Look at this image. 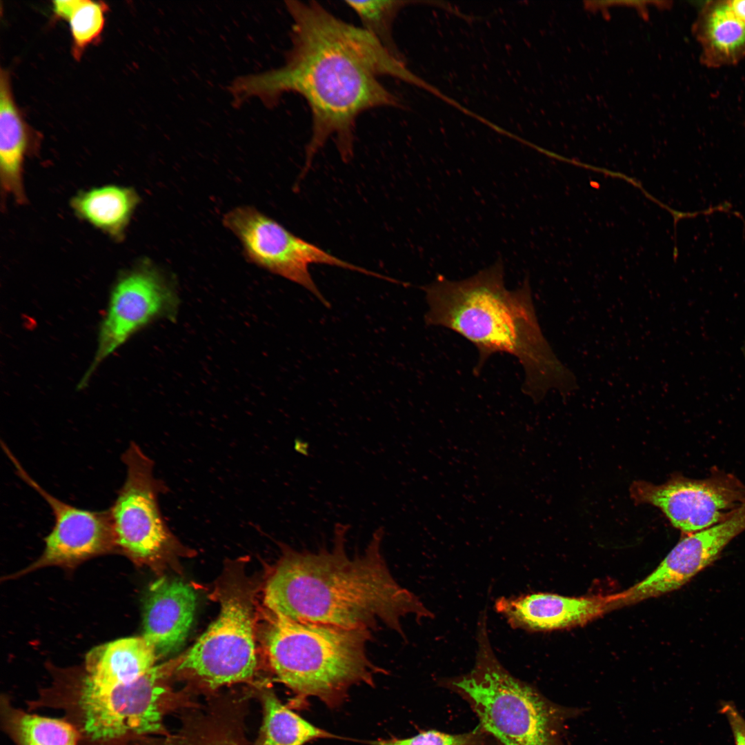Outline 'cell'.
<instances>
[{
	"mask_svg": "<svg viewBox=\"0 0 745 745\" xmlns=\"http://www.w3.org/2000/svg\"><path fill=\"white\" fill-rule=\"evenodd\" d=\"M179 661L155 665L126 684L101 685L83 675L73 697L81 733L90 741L103 744L168 735L166 715L195 704L187 694L171 686Z\"/></svg>",
	"mask_w": 745,
	"mask_h": 745,
	"instance_id": "8992f818",
	"label": "cell"
},
{
	"mask_svg": "<svg viewBox=\"0 0 745 745\" xmlns=\"http://www.w3.org/2000/svg\"><path fill=\"white\" fill-rule=\"evenodd\" d=\"M220 611L180 658L176 672L208 691L253 680L257 669L254 599L248 586L230 577L218 593Z\"/></svg>",
	"mask_w": 745,
	"mask_h": 745,
	"instance_id": "52a82bcc",
	"label": "cell"
},
{
	"mask_svg": "<svg viewBox=\"0 0 745 745\" xmlns=\"http://www.w3.org/2000/svg\"><path fill=\"white\" fill-rule=\"evenodd\" d=\"M172 303L171 292L154 268L142 265L122 275L112 290L93 361L79 386H84L99 365L135 332L168 311Z\"/></svg>",
	"mask_w": 745,
	"mask_h": 745,
	"instance_id": "7c38bea8",
	"label": "cell"
},
{
	"mask_svg": "<svg viewBox=\"0 0 745 745\" xmlns=\"http://www.w3.org/2000/svg\"><path fill=\"white\" fill-rule=\"evenodd\" d=\"M348 530L347 524L335 525L331 549L298 551L282 545L266 582V608L295 621L370 631L386 627L404 637L403 618H433L392 575L381 553L383 528L354 557L346 550Z\"/></svg>",
	"mask_w": 745,
	"mask_h": 745,
	"instance_id": "7a4b0ae2",
	"label": "cell"
},
{
	"mask_svg": "<svg viewBox=\"0 0 745 745\" xmlns=\"http://www.w3.org/2000/svg\"><path fill=\"white\" fill-rule=\"evenodd\" d=\"M617 594L573 597L536 593L501 597L495 608L514 629L548 631L584 624L617 608Z\"/></svg>",
	"mask_w": 745,
	"mask_h": 745,
	"instance_id": "5bb4252c",
	"label": "cell"
},
{
	"mask_svg": "<svg viewBox=\"0 0 745 745\" xmlns=\"http://www.w3.org/2000/svg\"><path fill=\"white\" fill-rule=\"evenodd\" d=\"M745 531V501L722 522L688 535L646 577L619 593L618 606L630 605L680 588L711 564Z\"/></svg>",
	"mask_w": 745,
	"mask_h": 745,
	"instance_id": "4fadbf2b",
	"label": "cell"
},
{
	"mask_svg": "<svg viewBox=\"0 0 745 745\" xmlns=\"http://www.w3.org/2000/svg\"><path fill=\"white\" fill-rule=\"evenodd\" d=\"M729 3L736 16L745 25V0L729 1Z\"/></svg>",
	"mask_w": 745,
	"mask_h": 745,
	"instance_id": "4316f807",
	"label": "cell"
},
{
	"mask_svg": "<svg viewBox=\"0 0 745 745\" xmlns=\"http://www.w3.org/2000/svg\"><path fill=\"white\" fill-rule=\"evenodd\" d=\"M4 728L17 745H78L79 733L68 722L30 714L1 701Z\"/></svg>",
	"mask_w": 745,
	"mask_h": 745,
	"instance_id": "7402d4cb",
	"label": "cell"
},
{
	"mask_svg": "<svg viewBox=\"0 0 745 745\" xmlns=\"http://www.w3.org/2000/svg\"><path fill=\"white\" fill-rule=\"evenodd\" d=\"M28 128L13 98L10 74L0 72V180L2 193L18 204L26 203L23 172L30 148Z\"/></svg>",
	"mask_w": 745,
	"mask_h": 745,
	"instance_id": "e0dca14e",
	"label": "cell"
},
{
	"mask_svg": "<svg viewBox=\"0 0 745 745\" xmlns=\"http://www.w3.org/2000/svg\"><path fill=\"white\" fill-rule=\"evenodd\" d=\"M225 225L240 239L255 263L301 285L324 305L330 304L315 284L309 271L312 264L348 269L388 281L390 278L343 260L288 231L275 220L250 207L229 212Z\"/></svg>",
	"mask_w": 745,
	"mask_h": 745,
	"instance_id": "9c48e42d",
	"label": "cell"
},
{
	"mask_svg": "<svg viewBox=\"0 0 745 745\" xmlns=\"http://www.w3.org/2000/svg\"><path fill=\"white\" fill-rule=\"evenodd\" d=\"M197 596L188 584L161 577L149 587L143 604V637L159 659L178 651L192 627Z\"/></svg>",
	"mask_w": 745,
	"mask_h": 745,
	"instance_id": "9a60e30c",
	"label": "cell"
},
{
	"mask_svg": "<svg viewBox=\"0 0 745 745\" xmlns=\"http://www.w3.org/2000/svg\"><path fill=\"white\" fill-rule=\"evenodd\" d=\"M1 444L17 476L41 496L54 516V525L44 539L42 554L23 573L49 566L71 567L117 550L108 509H82L52 495L30 477L7 444L3 441Z\"/></svg>",
	"mask_w": 745,
	"mask_h": 745,
	"instance_id": "8fae6325",
	"label": "cell"
},
{
	"mask_svg": "<svg viewBox=\"0 0 745 745\" xmlns=\"http://www.w3.org/2000/svg\"><path fill=\"white\" fill-rule=\"evenodd\" d=\"M631 493L637 501L660 508L688 535L722 522L745 501V486L723 472L701 479L678 476L659 486L638 481Z\"/></svg>",
	"mask_w": 745,
	"mask_h": 745,
	"instance_id": "30bf717a",
	"label": "cell"
},
{
	"mask_svg": "<svg viewBox=\"0 0 745 745\" xmlns=\"http://www.w3.org/2000/svg\"><path fill=\"white\" fill-rule=\"evenodd\" d=\"M358 16L362 28L375 37L393 55L401 56L393 37V23L404 6L401 1H346Z\"/></svg>",
	"mask_w": 745,
	"mask_h": 745,
	"instance_id": "cb8c5ba5",
	"label": "cell"
},
{
	"mask_svg": "<svg viewBox=\"0 0 745 745\" xmlns=\"http://www.w3.org/2000/svg\"><path fill=\"white\" fill-rule=\"evenodd\" d=\"M52 10L57 17L68 21L72 55L79 59L84 50L99 38L107 5L90 0H57L52 1Z\"/></svg>",
	"mask_w": 745,
	"mask_h": 745,
	"instance_id": "603a6c76",
	"label": "cell"
},
{
	"mask_svg": "<svg viewBox=\"0 0 745 745\" xmlns=\"http://www.w3.org/2000/svg\"><path fill=\"white\" fill-rule=\"evenodd\" d=\"M286 7L293 23L292 48L285 64L242 79L235 92L239 99L257 95L269 105L285 92L304 97L312 115L304 176L331 137L342 160L349 161L357 117L372 108L399 106L398 98L378 77L408 81L410 73L372 34L339 19L319 3L288 1Z\"/></svg>",
	"mask_w": 745,
	"mask_h": 745,
	"instance_id": "6da1fadb",
	"label": "cell"
},
{
	"mask_svg": "<svg viewBox=\"0 0 745 745\" xmlns=\"http://www.w3.org/2000/svg\"><path fill=\"white\" fill-rule=\"evenodd\" d=\"M262 642L277 681L297 699L341 705L355 685L372 686L381 673L368 657L371 631L290 619L266 608Z\"/></svg>",
	"mask_w": 745,
	"mask_h": 745,
	"instance_id": "277c9868",
	"label": "cell"
},
{
	"mask_svg": "<svg viewBox=\"0 0 745 745\" xmlns=\"http://www.w3.org/2000/svg\"><path fill=\"white\" fill-rule=\"evenodd\" d=\"M245 697L219 698L201 708L185 710L180 728L156 738H145L141 745H247L244 719Z\"/></svg>",
	"mask_w": 745,
	"mask_h": 745,
	"instance_id": "2e32d148",
	"label": "cell"
},
{
	"mask_svg": "<svg viewBox=\"0 0 745 745\" xmlns=\"http://www.w3.org/2000/svg\"><path fill=\"white\" fill-rule=\"evenodd\" d=\"M139 202L132 188L107 185L77 193L70 201L75 215L116 241H121Z\"/></svg>",
	"mask_w": 745,
	"mask_h": 745,
	"instance_id": "ffe728a7",
	"label": "cell"
},
{
	"mask_svg": "<svg viewBox=\"0 0 745 745\" xmlns=\"http://www.w3.org/2000/svg\"><path fill=\"white\" fill-rule=\"evenodd\" d=\"M261 690L263 722L255 745H305L316 739L335 737L294 713L272 689Z\"/></svg>",
	"mask_w": 745,
	"mask_h": 745,
	"instance_id": "44dd1931",
	"label": "cell"
},
{
	"mask_svg": "<svg viewBox=\"0 0 745 745\" xmlns=\"http://www.w3.org/2000/svg\"><path fill=\"white\" fill-rule=\"evenodd\" d=\"M157 660L153 647L143 636L121 638L87 653L86 675L101 685L130 683L149 671Z\"/></svg>",
	"mask_w": 745,
	"mask_h": 745,
	"instance_id": "ac0fdd59",
	"label": "cell"
},
{
	"mask_svg": "<svg viewBox=\"0 0 745 745\" xmlns=\"http://www.w3.org/2000/svg\"><path fill=\"white\" fill-rule=\"evenodd\" d=\"M477 642L473 668L439 684L469 704L479 726L499 745H562L563 711L500 663L489 640L486 611L479 619Z\"/></svg>",
	"mask_w": 745,
	"mask_h": 745,
	"instance_id": "5b68a950",
	"label": "cell"
},
{
	"mask_svg": "<svg viewBox=\"0 0 745 745\" xmlns=\"http://www.w3.org/2000/svg\"><path fill=\"white\" fill-rule=\"evenodd\" d=\"M720 712L728 720L734 737L735 745H745V719L733 702L722 704Z\"/></svg>",
	"mask_w": 745,
	"mask_h": 745,
	"instance_id": "484cf974",
	"label": "cell"
},
{
	"mask_svg": "<svg viewBox=\"0 0 745 745\" xmlns=\"http://www.w3.org/2000/svg\"><path fill=\"white\" fill-rule=\"evenodd\" d=\"M372 745H499L479 726L464 733L450 734L428 730L406 738L379 739Z\"/></svg>",
	"mask_w": 745,
	"mask_h": 745,
	"instance_id": "d4e9b609",
	"label": "cell"
},
{
	"mask_svg": "<svg viewBox=\"0 0 745 745\" xmlns=\"http://www.w3.org/2000/svg\"><path fill=\"white\" fill-rule=\"evenodd\" d=\"M707 66L735 64L745 57V25L729 1H708L694 27Z\"/></svg>",
	"mask_w": 745,
	"mask_h": 745,
	"instance_id": "d6986e66",
	"label": "cell"
},
{
	"mask_svg": "<svg viewBox=\"0 0 745 745\" xmlns=\"http://www.w3.org/2000/svg\"><path fill=\"white\" fill-rule=\"evenodd\" d=\"M502 261L459 281L442 276L424 287L426 325L448 328L474 344L478 374L489 357L505 352L517 358L523 391L534 401L551 389L566 397L578 389L574 373L555 355L536 315L528 278L515 290L504 285Z\"/></svg>",
	"mask_w": 745,
	"mask_h": 745,
	"instance_id": "3957f363",
	"label": "cell"
},
{
	"mask_svg": "<svg viewBox=\"0 0 745 745\" xmlns=\"http://www.w3.org/2000/svg\"><path fill=\"white\" fill-rule=\"evenodd\" d=\"M126 475L108 508L117 550L137 564L157 566L190 553L167 525L159 497L168 489L153 460L135 441L121 455Z\"/></svg>",
	"mask_w": 745,
	"mask_h": 745,
	"instance_id": "ba28073f",
	"label": "cell"
}]
</instances>
